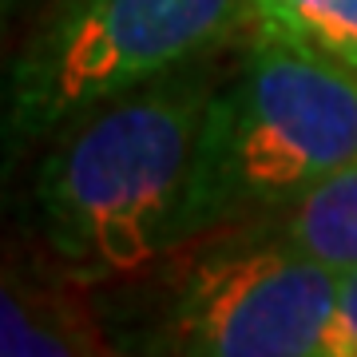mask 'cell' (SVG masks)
<instances>
[{"label": "cell", "instance_id": "obj_3", "mask_svg": "<svg viewBox=\"0 0 357 357\" xmlns=\"http://www.w3.org/2000/svg\"><path fill=\"white\" fill-rule=\"evenodd\" d=\"M349 163H357V68L255 24L238 68L206 103L187 238L255 222Z\"/></svg>", "mask_w": 357, "mask_h": 357}, {"label": "cell", "instance_id": "obj_5", "mask_svg": "<svg viewBox=\"0 0 357 357\" xmlns=\"http://www.w3.org/2000/svg\"><path fill=\"white\" fill-rule=\"evenodd\" d=\"M0 314V357H115L96 326L88 286L48 250L44 258H32L28 250L4 258Z\"/></svg>", "mask_w": 357, "mask_h": 357}, {"label": "cell", "instance_id": "obj_7", "mask_svg": "<svg viewBox=\"0 0 357 357\" xmlns=\"http://www.w3.org/2000/svg\"><path fill=\"white\" fill-rule=\"evenodd\" d=\"M255 24L357 68V0H255Z\"/></svg>", "mask_w": 357, "mask_h": 357}, {"label": "cell", "instance_id": "obj_2", "mask_svg": "<svg viewBox=\"0 0 357 357\" xmlns=\"http://www.w3.org/2000/svg\"><path fill=\"white\" fill-rule=\"evenodd\" d=\"M115 357H321L337 274L258 222L195 234L151 266L84 282Z\"/></svg>", "mask_w": 357, "mask_h": 357}, {"label": "cell", "instance_id": "obj_1", "mask_svg": "<svg viewBox=\"0 0 357 357\" xmlns=\"http://www.w3.org/2000/svg\"><path fill=\"white\" fill-rule=\"evenodd\" d=\"M183 64L52 135L32 183L40 243L79 282L123 278L187 238V203L218 76Z\"/></svg>", "mask_w": 357, "mask_h": 357}, {"label": "cell", "instance_id": "obj_6", "mask_svg": "<svg viewBox=\"0 0 357 357\" xmlns=\"http://www.w3.org/2000/svg\"><path fill=\"white\" fill-rule=\"evenodd\" d=\"M255 222L333 274L357 270V163Z\"/></svg>", "mask_w": 357, "mask_h": 357}, {"label": "cell", "instance_id": "obj_4", "mask_svg": "<svg viewBox=\"0 0 357 357\" xmlns=\"http://www.w3.org/2000/svg\"><path fill=\"white\" fill-rule=\"evenodd\" d=\"M255 28V0H56L4 88V155L48 139L96 103L215 56Z\"/></svg>", "mask_w": 357, "mask_h": 357}, {"label": "cell", "instance_id": "obj_8", "mask_svg": "<svg viewBox=\"0 0 357 357\" xmlns=\"http://www.w3.org/2000/svg\"><path fill=\"white\" fill-rule=\"evenodd\" d=\"M321 357H357V270L337 274V306L326 326Z\"/></svg>", "mask_w": 357, "mask_h": 357}, {"label": "cell", "instance_id": "obj_9", "mask_svg": "<svg viewBox=\"0 0 357 357\" xmlns=\"http://www.w3.org/2000/svg\"><path fill=\"white\" fill-rule=\"evenodd\" d=\"M8 4H16V0H8Z\"/></svg>", "mask_w": 357, "mask_h": 357}]
</instances>
